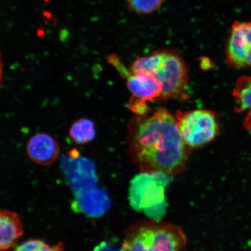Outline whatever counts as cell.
Wrapping results in <instances>:
<instances>
[{
  "instance_id": "obj_1",
  "label": "cell",
  "mask_w": 251,
  "mask_h": 251,
  "mask_svg": "<svg viewBox=\"0 0 251 251\" xmlns=\"http://www.w3.org/2000/svg\"><path fill=\"white\" fill-rule=\"evenodd\" d=\"M127 141L130 158L141 172L174 177L186 169L190 148L181 136L177 119L165 108L131 121Z\"/></svg>"
},
{
  "instance_id": "obj_2",
  "label": "cell",
  "mask_w": 251,
  "mask_h": 251,
  "mask_svg": "<svg viewBox=\"0 0 251 251\" xmlns=\"http://www.w3.org/2000/svg\"><path fill=\"white\" fill-rule=\"evenodd\" d=\"M130 71L149 75L162 86L161 99L176 98L183 94L188 80L187 66L181 56L171 49H162L138 58Z\"/></svg>"
},
{
  "instance_id": "obj_3",
  "label": "cell",
  "mask_w": 251,
  "mask_h": 251,
  "mask_svg": "<svg viewBox=\"0 0 251 251\" xmlns=\"http://www.w3.org/2000/svg\"><path fill=\"white\" fill-rule=\"evenodd\" d=\"M187 244L182 228L171 223L142 220L130 229L122 249L126 251H181Z\"/></svg>"
},
{
  "instance_id": "obj_4",
  "label": "cell",
  "mask_w": 251,
  "mask_h": 251,
  "mask_svg": "<svg viewBox=\"0 0 251 251\" xmlns=\"http://www.w3.org/2000/svg\"><path fill=\"white\" fill-rule=\"evenodd\" d=\"M171 179L172 177L163 173L140 172L130 181V206L151 219L161 221L167 206L165 189Z\"/></svg>"
},
{
  "instance_id": "obj_5",
  "label": "cell",
  "mask_w": 251,
  "mask_h": 251,
  "mask_svg": "<svg viewBox=\"0 0 251 251\" xmlns=\"http://www.w3.org/2000/svg\"><path fill=\"white\" fill-rule=\"evenodd\" d=\"M176 118L181 136L190 149L205 145L217 136L218 122L212 111L198 109L178 112Z\"/></svg>"
},
{
  "instance_id": "obj_6",
  "label": "cell",
  "mask_w": 251,
  "mask_h": 251,
  "mask_svg": "<svg viewBox=\"0 0 251 251\" xmlns=\"http://www.w3.org/2000/svg\"><path fill=\"white\" fill-rule=\"evenodd\" d=\"M108 60L122 76L126 78L127 86L132 93L128 108L139 116L146 115L149 110L146 102L161 99L162 90L161 84L149 75L134 74L127 70L117 56H110Z\"/></svg>"
},
{
  "instance_id": "obj_7",
  "label": "cell",
  "mask_w": 251,
  "mask_h": 251,
  "mask_svg": "<svg viewBox=\"0 0 251 251\" xmlns=\"http://www.w3.org/2000/svg\"><path fill=\"white\" fill-rule=\"evenodd\" d=\"M226 53L231 67H251V21H235L232 24Z\"/></svg>"
},
{
  "instance_id": "obj_8",
  "label": "cell",
  "mask_w": 251,
  "mask_h": 251,
  "mask_svg": "<svg viewBox=\"0 0 251 251\" xmlns=\"http://www.w3.org/2000/svg\"><path fill=\"white\" fill-rule=\"evenodd\" d=\"M61 169L69 186L74 192L95 187L98 184L96 166L90 159L78 156H64Z\"/></svg>"
},
{
  "instance_id": "obj_9",
  "label": "cell",
  "mask_w": 251,
  "mask_h": 251,
  "mask_svg": "<svg viewBox=\"0 0 251 251\" xmlns=\"http://www.w3.org/2000/svg\"><path fill=\"white\" fill-rule=\"evenodd\" d=\"M111 206L107 191L96 187L75 192L71 203V208L75 213L92 218L101 217Z\"/></svg>"
},
{
  "instance_id": "obj_10",
  "label": "cell",
  "mask_w": 251,
  "mask_h": 251,
  "mask_svg": "<svg viewBox=\"0 0 251 251\" xmlns=\"http://www.w3.org/2000/svg\"><path fill=\"white\" fill-rule=\"evenodd\" d=\"M26 151L31 161L41 165L52 164L59 154L57 142L50 135L44 133L34 134L30 138Z\"/></svg>"
},
{
  "instance_id": "obj_11",
  "label": "cell",
  "mask_w": 251,
  "mask_h": 251,
  "mask_svg": "<svg viewBox=\"0 0 251 251\" xmlns=\"http://www.w3.org/2000/svg\"><path fill=\"white\" fill-rule=\"evenodd\" d=\"M1 240L0 249L7 250L13 247L24 234V227L21 220L17 213L2 210L0 213Z\"/></svg>"
},
{
  "instance_id": "obj_12",
  "label": "cell",
  "mask_w": 251,
  "mask_h": 251,
  "mask_svg": "<svg viewBox=\"0 0 251 251\" xmlns=\"http://www.w3.org/2000/svg\"><path fill=\"white\" fill-rule=\"evenodd\" d=\"M235 111L246 112L243 125L247 131H251V76H241L237 80L233 91Z\"/></svg>"
},
{
  "instance_id": "obj_13",
  "label": "cell",
  "mask_w": 251,
  "mask_h": 251,
  "mask_svg": "<svg viewBox=\"0 0 251 251\" xmlns=\"http://www.w3.org/2000/svg\"><path fill=\"white\" fill-rule=\"evenodd\" d=\"M70 135L77 144L89 143L96 137L95 124L89 119H78L72 124L70 130Z\"/></svg>"
},
{
  "instance_id": "obj_14",
  "label": "cell",
  "mask_w": 251,
  "mask_h": 251,
  "mask_svg": "<svg viewBox=\"0 0 251 251\" xmlns=\"http://www.w3.org/2000/svg\"><path fill=\"white\" fill-rule=\"evenodd\" d=\"M163 0H126L128 7L139 15L153 13L161 7Z\"/></svg>"
},
{
  "instance_id": "obj_15",
  "label": "cell",
  "mask_w": 251,
  "mask_h": 251,
  "mask_svg": "<svg viewBox=\"0 0 251 251\" xmlns=\"http://www.w3.org/2000/svg\"><path fill=\"white\" fill-rule=\"evenodd\" d=\"M64 245L59 243L51 246L40 240H29L19 245L15 251H63Z\"/></svg>"
},
{
  "instance_id": "obj_16",
  "label": "cell",
  "mask_w": 251,
  "mask_h": 251,
  "mask_svg": "<svg viewBox=\"0 0 251 251\" xmlns=\"http://www.w3.org/2000/svg\"><path fill=\"white\" fill-rule=\"evenodd\" d=\"M93 251H117L111 243L102 241L95 247Z\"/></svg>"
},
{
  "instance_id": "obj_17",
  "label": "cell",
  "mask_w": 251,
  "mask_h": 251,
  "mask_svg": "<svg viewBox=\"0 0 251 251\" xmlns=\"http://www.w3.org/2000/svg\"><path fill=\"white\" fill-rule=\"evenodd\" d=\"M118 251H126L124 249H122L121 250H119Z\"/></svg>"
}]
</instances>
